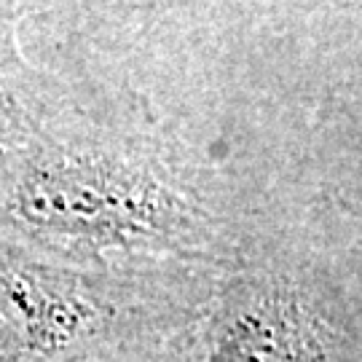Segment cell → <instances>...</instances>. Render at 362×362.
<instances>
[{
  "mask_svg": "<svg viewBox=\"0 0 362 362\" xmlns=\"http://www.w3.org/2000/svg\"><path fill=\"white\" fill-rule=\"evenodd\" d=\"M185 362H362V287L250 252L220 276Z\"/></svg>",
  "mask_w": 362,
  "mask_h": 362,
  "instance_id": "obj_3",
  "label": "cell"
},
{
  "mask_svg": "<svg viewBox=\"0 0 362 362\" xmlns=\"http://www.w3.org/2000/svg\"><path fill=\"white\" fill-rule=\"evenodd\" d=\"M134 279L100 285L0 239V362L52 360L100 338L113 325V306L100 298Z\"/></svg>",
  "mask_w": 362,
  "mask_h": 362,
  "instance_id": "obj_4",
  "label": "cell"
},
{
  "mask_svg": "<svg viewBox=\"0 0 362 362\" xmlns=\"http://www.w3.org/2000/svg\"><path fill=\"white\" fill-rule=\"evenodd\" d=\"M258 0H0V54L83 91L148 103L151 81L218 57Z\"/></svg>",
  "mask_w": 362,
  "mask_h": 362,
  "instance_id": "obj_2",
  "label": "cell"
},
{
  "mask_svg": "<svg viewBox=\"0 0 362 362\" xmlns=\"http://www.w3.org/2000/svg\"><path fill=\"white\" fill-rule=\"evenodd\" d=\"M0 239L121 279H209L252 252L226 175L153 105L25 67L0 127Z\"/></svg>",
  "mask_w": 362,
  "mask_h": 362,
  "instance_id": "obj_1",
  "label": "cell"
},
{
  "mask_svg": "<svg viewBox=\"0 0 362 362\" xmlns=\"http://www.w3.org/2000/svg\"><path fill=\"white\" fill-rule=\"evenodd\" d=\"M8 65V62H6V59H3V54H0V67H6Z\"/></svg>",
  "mask_w": 362,
  "mask_h": 362,
  "instance_id": "obj_6",
  "label": "cell"
},
{
  "mask_svg": "<svg viewBox=\"0 0 362 362\" xmlns=\"http://www.w3.org/2000/svg\"><path fill=\"white\" fill-rule=\"evenodd\" d=\"M13 73H16V65L11 67H0V127L11 110V97H13Z\"/></svg>",
  "mask_w": 362,
  "mask_h": 362,
  "instance_id": "obj_5",
  "label": "cell"
}]
</instances>
